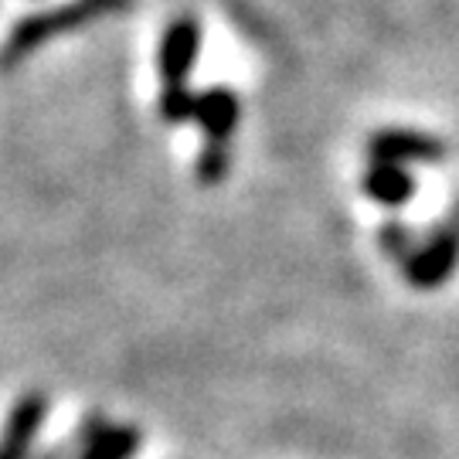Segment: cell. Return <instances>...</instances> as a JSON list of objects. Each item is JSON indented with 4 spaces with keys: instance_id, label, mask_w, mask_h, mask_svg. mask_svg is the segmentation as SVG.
Instances as JSON below:
<instances>
[{
    "instance_id": "6da1fadb",
    "label": "cell",
    "mask_w": 459,
    "mask_h": 459,
    "mask_svg": "<svg viewBox=\"0 0 459 459\" xmlns=\"http://www.w3.org/2000/svg\"><path fill=\"white\" fill-rule=\"evenodd\" d=\"M133 0H65L58 7L48 11H38V14L21 17L11 38H7V51H4V65L14 68L21 58H28L41 45H48L51 38H62V34L82 31L89 24H96L102 17H116L123 11H130Z\"/></svg>"
},
{
    "instance_id": "7a4b0ae2",
    "label": "cell",
    "mask_w": 459,
    "mask_h": 459,
    "mask_svg": "<svg viewBox=\"0 0 459 459\" xmlns=\"http://www.w3.org/2000/svg\"><path fill=\"white\" fill-rule=\"evenodd\" d=\"M459 269V221H439L436 229H429L422 246L411 252L402 263V276L415 290H439L443 282L453 279Z\"/></svg>"
},
{
    "instance_id": "3957f363",
    "label": "cell",
    "mask_w": 459,
    "mask_h": 459,
    "mask_svg": "<svg viewBox=\"0 0 459 459\" xmlns=\"http://www.w3.org/2000/svg\"><path fill=\"white\" fill-rule=\"evenodd\" d=\"M201 55V21L195 14L174 17L160 34L157 45V79L160 89L191 85V72Z\"/></svg>"
},
{
    "instance_id": "277c9868",
    "label": "cell",
    "mask_w": 459,
    "mask_h": 459,
    "mask_svg": "<svg viewBox=\"0 0 459 459\" xmlns=\"http://www.w3.org/2000/svg\"><path fill=\"white\" fill-rule=\"evenodd\" d=\"M368 157L371 160H385V164H439L446 160V143L439 136L422 130H409V126H388V130L371 133L368 140Z\"/></svg>"
},
{
    "instance_id": "5b68a950",
    "label": "cell",
    "mask_w": 459,
    "mask_h": 459,
    "mask_svg": "<svg viewBox=\"0 0 459 459\" xmlns=\"http://www.w3.org/2000/svg\"><path fill=\"white\" fill-rule=\"evenodd\" d=\"M48 415V398L45 392H28L17 398V405L7 415V432H4V449L0 459H34V443Z\"/></svg>"
},
{
    "instance_id": "8992f818",
    "label": "cell",
    "mask_w": 459,
    "mask_h": 459,
    "mask_svg": "<svg viewBox=\"0 0 459 459\" xmlns=\"http://www.w3.org/2000/svg\"><path fill=\"white\" fill-rule=\"evenodd\" d=\"M238 119H242V102L229 85H208L197 92L195 123L201 126L204 140L231 143V136L238 130Z\"/></svg>"
},
{
    "instance_id": "52a82bcc",
    "label": "cell",
    "mask_w": 459,
    "mask_h": 459,
    "mask_svg": "<svg viewBox=\"0 0 459 459\" xmlns=\"http://www.w3.org/2000/svg\"><path fill=\"white\" fill-rule=\"evenodd\" d=\"M361 191L375 204H381V208H402V204H409L411 197H415L419 184H415L409 167L371 160L368 170L361 174Z\"/></svg>"
},
{
    "instance_id": "ba28073f",
    "label": "cell",
    "mask_w": 459,
    "mask_h": 459,
    "mask_svg": "<svg viewBox=\"0 0 459 459\" xmlns=\"http://www.w3.org/2000/svg\"><path fill=\"white\" fill-rule=\"evenodd\" d=\"M143 443V432L136 426H109L96 443H89L79 459H133Z\"/></svg>"
},
{
    "instance_id": "9c48e42d",
    "label": "cell",
    "mask_w": 459,
    "mask_h": 459,
    "mask_svg": "<svg viewBox=\"0 0 459 459\" xmlns=\"http://www.w3.org/2000/svg\"><path fill=\"white\" fill-rule=\"evenodd\" d=\"M231 170V143H218V140H204V147L195 160V178L204 187H218L229 178Z\"/></svg>"
},
{
    "instance_id": "30bf717a",
    "label": "cell",
    "mask_w": 459,
    "mask_h": 459,
    "mask_svg": "<svg viewBox=\"0 0 459 459\" xmlns=\"http://www.w3.org/2000/svg\"><path fill=\"white\" fill-rule=\"evenodd\" d=\"M157 113L170 126H184V123H195L197 113V92L191 85H174V89H160L157 99Z\"/></svg>"
},
{
    "instance_id": "8fae6325",
    "label": "cell",
    "mask_w": 459,
    "mask_h": 459,
    "mask_svg": "<svg viewBox=\"0 0 459 459\" xmlns=\"http://www.w3.org/2000/svg\"><path fill=\"white\" fill-rule=\"evenodd\" d=\"M419 246H422V242H419L415 229H411V225H405V221H398V218L385 221V225L377 229V248H381L385 255H392L398 265L405 263V259H409Z\"/></svg>"
},
{
    "instance_id": "7c38bea8",
    "label": "cell",
    "mask_w": 459,
    "mask_h": 459,
    "mask_svg": "<svg viewBox=\"0 0 459 459\" xmlns=\"http://www.w3.org/2000/svg\"><path fill=\"white\" fill-rule=\"evenodd\" d=\"M79 456H82V449L75 446V439L58 443V446H48L45 453H34V459H79Z\"/></svg>"
},
{
    "instance_id": "4fadbf2b",
    "label": "cell",
    "mask_w": 459,
    "mask_h": 459,
    "mask_svg": "<svg viewBox=\"0 0 459 459\" xmlns=\"http://www.w3.org/2000/svg\"><path fill=\"white\" fill-rule=\"evenodd\" d=\"M453 218L459 221V197H456V204H453Z\"/></svg>"
}]
</instances>
